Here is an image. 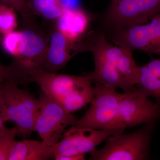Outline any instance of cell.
<instances>
[{"label": "cell", "mask_w": 160, "mask_h": 160, "mask_svg": "<svg viewBox=\"0 0 160 160\" xmlns=\"http://www.w3.org/2000/svg\"><path fill=\"white\" fill-rule=\"evenodd\" d=\"M88 40L84 44L85 51L92 52L94 71L89 73L92 82L98 83L123 92L136 88L139 66L132 51L126 47L108 42L104 35Z\"/></svg>", "instance_id": "obj_1"}, {"label": "cell", "mask_w": 160, "mask_h": 160, "mask_svg": "<svg viewBox=\"0 0 160 160\" xmlns=\"http://www.w3.org/2000/svg\"><path fill=\"white\" fill-rule=\"evenodd\" d=\"M26 83L35 82L42 91L69 112L91 103L94 87L90 76H77L49 72L42 68L23 71Z\"/></svg>", "instance_id": "obj_2"}, {"label": "cell", "mask_w": 160, "mask_h": 160, "mask_svg": "<svg viewBox=\"0 0 160 160\" xmlns=\"http://www.w3.org/2000/svg\"><path fill=\"white\" fill-rule=\"evenodd\" d=\"M156 122L145 124L128 133H117L106 139L102 148L90 153L91 160H143L149 155V145Z\"/></svg>", "instance_id": "obj_3"}, {"label": "cell", "mask_w": 160, "mask_h": 160, "mask_svg": "<svg viewBox=\"0 0 160 160\" xmlns=\"http://www.w3.org/2000/svg\"><path fill=\"white\" fill-rule=\"evenodd\" d=\"M94 96L84 115L72 127L96 129H122L118 104L122 93L117 89L95 83Z\"/></svg>", "instance_id": "obj_4"}, {"label": "cell", "mask_w": 160, "mask_h": 160, "mask_svg": "<svg viewBox=\"0 0 160 160\" xmlns=\"http://www.w3.org/2000/svg\"><path fill=\"white\" fill-rule=\"evenodd\" d=\"M39 100L34 131L37 132L44 144L53 146L62 138L66 128L73 126L78 119L42 91Z\"/></svg>", "instance_id": "obj_5"}, {"label": "cell", "mask_w": 160, "mask_h": 160, "mask_svg": "<svg viewBox=\"0 0 160 160\" xmlns=\"http://www.w3.org/2000/svg\"><path fill=\"white\" fill-rule=\"evenodd\" d=\"M11 81L3 83L4 98L9 121L15 124L18 134L26 137L34 131L36 118L39 107V100L28 91L19 88Z\"/></svg>", "instance_id": "obj_6"}, {"label": "cell", "mask_w": 160, "mask_h": 160, "mask_svg": "<svg viewBox=\"0 0 160 160\" xmlns=\"http://www.w3.org/2000/svg\"><path fill=\"white\" fill-rule=\"evenodd\" d=\"M125 129H96L71 126L53 147L55 156H78L91 153L109 136L123 133Z\"/></svg>", "instance_id": "obj_7"}, {"label": "cell", "mask_w": 160, "mask_h": 160, "mask_svg": "<svg viewBox=\"0 0 160 160\" xmlns=\"http://www.w3.org/2000/svg\"><path fill=\"white\" fill-rule=\"evenodd\" d=\"M150 21L117 30L113 42L132 51L139 50L160 55V12Z\"/></svg>", "instance_id": "obj_8"}, {"label": "cell", "mask_w": 160, "mask_h": 160, "mask_svg": "<svg viewBox=\"0 0 160 160\" xmlns=\"http://www.w3.org/2000/svg\"><path fill=\"white\" fill-rule=\"evenodd\" d=\"M160 12V0H112L108 20L117 30L148 22Z\"/></svg>", "instance_id": "obj_9"}, {"label": "cell", "mask_w": 160, "mask_h": 160, "mask_svg": "<svg viewBox=\"0 0 160 160\" xmlns=\"http://www.w3.org/2000/svg\"><path fill=\"white\" fill-rule=\"evenodd\" d=\"M137 89L123 92L118 104L119 115L125 129L156 122L160 119V107Z\"/></svg>", "instance_id": "obj_10"}, {"label": "cell", "mask_w": 160, "mask_h": 160, "mask_svg": "<svg viewBox=\"0 0 160 160\" xmlns=\"http://www.w3.org/2000/svg\"><path fill=\"white\" fill-rule=\"evenodd\" d=\"M21 43L17 58L12 63L20 70L41 68L49 43V35L32 26L21 30Z\"/></svg>", "instance_id": "obj_11"}, {"label": "cell", "mask_w": 160, "mask_h": 160, "mask_svg": "<svg viewBox=\"0 0 160 160\" xmlns=\"http://www.w3.org/2000/svg\"><path fill=\"white\" fill-rule=\"evenodd\" d=\"M82 43L72 42L57 29L53 30L49 35L48 47L41 68L57 73L75 55L84 51Z\"/></svg>", "instance_id": "obj_12"}, {"label": "cell", "mask_w": 160, "mask_h": 160, "mask_svg": "<svg viewBox=\"0 0 160 160\" xmlns=\"http://www.w3.org/2000/svg\"><path fill=\"white\" fill-rule=\"evenodd\" d=\"M56 29L72 42H80L89 22V16L80 8L65 9L56 21Z\"/></svg>", "instance_id": "obj_13"}, {"label": "cell", "mask_w": 160, "mask_h": 160, "mask_svg": "<svg viewBox=\"0 0 160 160\" xmlns=\"http://www.w3.org/2000/svg\"><path fill=\"white\" fill-rule=\"evenodd\" d=\"M54 158L53 147L35 140L15 141L8 160H46Z\"/></svg>", "instance_id": "obj_14"}, {"label": "cell", "mask_w": 160, "mask_h": 160, "mask_svg": "<svg viewBox=\"0 0 160 160\" xmlns=\"http://www.w3.org/2000/svg\"><path fill=\"white\" fill-rule=\"evenodd\" d=\"M135 86L147 97L154 98L160 107V59L139 66Z\"/></svg>", "instance_id": "obj_15"}, {"label": "cell", "mask_w": 160, "mask_h": 160, "mask_svg": "<svg viewBox=\"0 0 160 160\" xmlns=\"http://www.w3.org/2000/svg\"><path fill=\"white\" fill-rule=\"evenodd\" d=\"M27 3L33 14L50 21H56L64 10L62 0H29Z\"/></svg>", "instance_id": "obj_16"}, {"label": "cell", "mask_w": 160, "mask_h": 160, "mask_svg": "<svg viewBox=\"0 0 160 160\" xmlns=\"http://www.w3.org/2000/svg\"><path fill=\"white\" fill-rule=\"evenodd\" d=\"M15 9L10 6L0 5V34L14 31L18 26Z\"/></svg>", "instance_id": "obj_17"}, {"label": "cell", "mask_w": 160, "mask_h": 160, "mask_svg": "<svg viewBox=\"0 0 160 160\" xmlns=\"http://www.w3.org/2000/svg\"><path fill=\"white\" fill-rule=\"evenodd\" d=\"M18 135L16 126L12 128H6L0 133V160H8L12 146Z\"/></svg>", "instance_id": "obj_18"}, {"label": "cell", "mask_w": 160, "mask_h": 160, "mask_svg": "<svg viewBox=\"0 0 160 160\" xmlns=\"http://www.w3.org/2000/svg\"><path fill=\"white\" fill-rule=\"evenodd\" d=\"M2 36V44L3 49L13 58H17L19 52L21 43V31L11 32Z\"/></svg>", "instance_id": "obj_19"}, {"label": "cell", "mask_w": 160, "mask_h": 160, "mask_svg": "<svg viewBox=\"0 0 160 160\" xmlns=\"http://www.w3.org/2000/svg\"><path fill=\"white\" fill-rule=\"evenodd\" d=\"M0 5L12 7L19 12L26 24L30 25L32 23L34 14L28 8L26 0H0Z\"/></svg>", "instance_id": "obj_20"}, {"label": "cell", "mask_w": 160, "mask_h": 160, "mask_svg": "<svg viewBox=\"0 0 160 160\" xmlns=\"http://www.w3.org/2000/svg\"><path fill=\"white\" fill-rule=\"evenodd\" d=\"M3 83L0 84V133L6 128L5 123L9 122V115L4 100Z\"/></svg>", "instance_id": "obj_21"}, {"label": "cell", "mask_w": 160, "mask_h": 160, "mask_svg": "<svg viewBox=\"0 0 160 160\" xmlns=\"http://www.w3.org/2000/svg\"><path fill=\"white\" fill-rule=\"evenodd\" d=\"M11 72L9 66H5L0 63V84L6 81H10Z\"/></svg>", "instance_id": "obj_22"}, {"label": "cell", "mask_w": 160, "mask_h": 160, "mask_svg": "<svg viewBox=\"0 0 160 160\" xmlns=\"http://www.w3.org/2000/svg\"><path fill=\"white\" fill-rule=\"evenodd\" d=\"M86 155L78 156H55V160H85Z\"/></svg>", "instance_id": "obj_23"}]
</instances>
